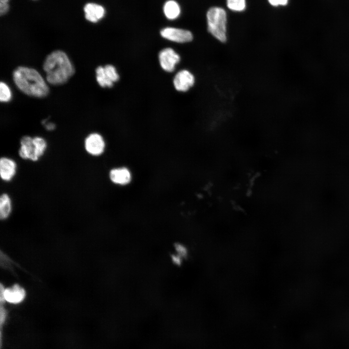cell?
I'll return each instance as SVG.
<instances>
[{
	"label": "cell",
	"mask_w": 349,
	"mask_h": 349,
	"mask_svg": "<svg viewBox=\"0 0 349 349\" xmlns=\"http://www.w3.org/2000/svg\"><path fill=\"white\" fill-rule=\"evenodd\" d=\"M9 9L8 3L0 2V14L2 16L7 13Z\"/></svg>",
	"instance_id": "21"
},
{
	"label": "cell",
	"mask_w": 349,
	"mask_h": 349,
	"mask_svg": "<svg viewBox=\"0 0 349 349\" xmlns=\"http://www.w3.org/2000/svg\"><path fill=\"white\" fill-rule=\"evenodd\" d=\"M163 11L168 19L173 20L178 17L180 13V8L175 1L170 0L164 4Z\"/></svg>",
	"instance_id": "15"
},
{
	"label": "cell",
	"mask_w": 349,
	"mask_h": 349,
	"mask_svg": "<svg viewBox=\"0 0 349 349\" xmlns=\"http://www.w3.org/2000/svg\"><path fill=\"white\" fill-rule=\"evenodd\" d=\"M160 33L164 38L176 43H186L193 39L192 34L190 31L173 27L163 28Z\"/></svg>",
	"instance_id": "6"
},
{
	"label": "cell",
	"mask_w": 349,
	"mask_h": 349,
	"mask_svg": "<svg viewBox=\"0 0 349 349\" xmlns=\"http://www.w3.org/2000/svg\"><path fill=\"white\" fill-rule=\"evenodd\" d=\"M96 79L102 87H111L119 76L115 67L111 64L98 66L95 69Z\"/></svg>",
	"instance_id": "4"
},
{
	"label": "cell",
	"mask_w": 349,
	"mask_h": 349,
	"mask_svg": "<svg viewBox=\"0 0 349 349\" xmlns=\"http://www.w3.org/2000/svg\"><path fill=\"white\" fill-rule=\"evenodd\" d=\"M12 211V201L9 195L2 193L0 197V218L5 220L10 216Z\"/></svg>",
	"instance_id": "14"
},
{
	"label": "cell",
	"mask_w": 349,
	"mask_h": 349,
	"mask_svg": "<svg viewBox=\"0 0 349 349\" xmlns=\"http://www.w3.org/2000/svg\"><path fill=\"white\" fill-rule=\"evenodd\" d=\"M85 16L86 19L93 23H95L102 18L105 13L103 6L100 5L88 3L84 7Z\"/></svg>",
	"instance_id": "12"
},
{
	"label": "cell",
	"mask_w": 349,
	"mask_h": 349,
	"mask_svg": "<svg viewBox=\"0 0 349 349\" xmlns=\"http://www.w3.org/2000/svg\"><path fill=\"white\" fill-rule=\"evenodd\" d=\"M109 176L111 181L117 184L125 185L131 180L130 173L126 168L113 169L110 171Z\"/></svg>",
	"instance_id": "13"
},
{
	"label": "cell",
	"mask_w": 349,
	"mask_h": 349,
	"mask_svg": "<svg viewBox=\"0 0 349 349\" xmlns=\"http://www.w3.org/2000/svg\"><path fill=\"white\" fill-rule=\"evenodd\" d=\"M195 83L194 75L189 70L183 69L178 72L173 79L175 89L179 92H186L192 87Z\"/></svg>",
	"instance_id": "8"
},
{
	"label": "cell",
	"mask_w": 349,
	"mask_h": 349,
	"mask_svg": "<svg viewBox=\"0 0 349 349\" xmlns=\"http://www.w3.org/2000/svg\"><path fill=\"white\" fill-rule=\"evenodd\" d=\"M26 296L25 289L18 284L4 289L5 301L12 304H18L23 301Z\"/></svg>",
	"instance_id": "11"
},
{
	"label": "cell",
	"mask_w": 349,
	"mask_h": 349,
	"mask_svg": "<svg viewBox=\"0 0 349 349\" xmlns=\"http://www.w3.org/2000/svg\"><path fill=\"white\" fill-rule=\"evenodd\" d=\"M13 81L16 87L27 95L43 98L49 93V88L40 73L32 67L19 66L12 73Z\"/></svg>",
	"instance_id": "2"
},
{
	"label": "cell",
	"mask_w": 349,
	"mask_h": 349,
	"mask_svg": "<svg viewBox=\"0 0 349 349\" xmlns=\"http://www.w3.org/2000/svg\"><path fill=\"white\" fill-rule=\"evenodd\" d=\"M3 304L4 303H0V322L1 326L2 325L3 323H4L6 317V311L4 307Z\"/></svg>",
	"instance_id": "19"
},
{
	"label": "cell",
	"mask_w": 349,
	"mask_h": 349,
	"mask_svg": "<svg viewBox=\"0 0 349 349\" xmlns=\"http://www.w3.org/2000/svg\"><path fill=\"white\" fill-rule=\"evenodd\" d=\"M17 165L16 161L8 157L0 159V174L1 179L6 182L11 181L16 174Z\"/></svg>",
	"instance_id": "10"
},
{
	"label": "cell",
	"mask_w": 349,
	"mask_h": 349,
	"mask_svg": "<svg viewBox=\"0 0 349 349\" xmlns=\"http://www.w3.org/2000/svg\"><path fill=\"white\" fill-rule=\"evenodd\" d=\"M12 97V92L9 86L4 82L0 83V100L1 102L6 103L10 101Z\"/></svg>",
	"instance_id": "17"
},
{
	"label": "cell",
	"mask_w": 349,
	"mask_h": 349,
	"mask_svg": "<svg viewBox=\"0 0 349 349\" xmlns=\"http://www.w3.org/2000/svg\"><path fill=\"white\" fill-rule=\"evenodd\" d=\"M9 0H0V3H8Z\"/></svg>",
	"instance_id": "23"
},
{
	"label": "cell",
	"mask_w": 349,
	"mask_h": 349,
	"mask_svg": "<svg viewBox=\"0 0 349 349\" xmlns=\"http://www.w3.org/2000/svg\"><path fill=\"white\" fill-rule=\"evenodd\" d=\"M44 124L46 129L48 131L53 130L55 128V125L54 123L51 122H46Z\"/></svg>",
	"instance_id": "22"
},
{
	"label": "cell",
	"mask_w": 349,
	"mask_h": 349,
	"mask_svg": "<svg viewBox=\"0 0 349 349\" xmlns=\"http://www.w3.org/2000/svg\"><path fill=\"white\" fill-rule=\"evenodd\" d=\"M207 30L217 40L222 43L227 41V15L222 8H210L206 14Z\"/></svg>",
	"instance_id": "3"
},
{
	"label": "cell",
	"mask_w": 349,
	"mask_h": 349,
	"mask_svg": "<svg viewBox=\"0 0 349 349\" xmlns=\"http://www.w3.org/2000/svg\"><path fill=\"white\" fill-rule=\"evenodd\" d=\"M43 68L47 82L54 86L65 83L75 71L69 57L61 50H54L50 53L44 61Z\"/></svg>",
	"instance_id": "1"
},
{
	"label": "cell",
	"mask_w": 349,
	"mask_h": 349,
	"mask_svg": "<svg viewBox=\"0 0 349 349\" xmlns=\"http://www.w3.org/2000/svg\"><path fill=\"white\" fill-rule=\"evenodd\" d=\"M269 3L272 6L286 5L288 0H268Z\"/></svg>",
	"instance_id": "20"
},
{
	"label": "cell",
	"mask_w": 349,
	"mask_h": 349,
	"mask_svg": "<svg viewBox=\"0 0 349 349\" xmlns=\"http://www.w3.org/2000/svg\"><path fill=\"white\" fill-rule=\"evenodd\" d=\"M227 6L230 10L240 12L246 7L245 0H226Z\"/></svg>",
	"instance_id": "18"
},
{
	"label": "cell",
	"mask_w": 349,
	"mask_h": 349,
	"mask_svg": "<svg viewBox=\"0 0 349 349\" xmlns=\"http://www.w3.org/2000/svg\"><path fill=\"white\" fill-rule=\"evenodd\" d=\"M159 60L161 68L166 72H171L179 62L180 57L173 48H167L159 52Z\"/></svg>",
	"instance_id": "7"
},
{
	"label": "cell",
	"mask_w": 349,
	"mask_h": 349,
	"mask_svg": "<svg viewBox=\"0 0 349 349\" xmlns=\"http://www.w3.org/2000/svg\"><path fill=\"white\" fill-rule=\"evenodd\" d=\"M84 145L86 151L94 156L102 154L105 147V143L102 136L96 132L87 135L84 140Z\"/></svg>",
	"instance_id": "5"
},
{
	"label": "cell",
	"mask_w": 349,
	"mask_h": 349,
	"mask_svg": "<svg viewBox=\"0 0 349 349\" xmlns=\"http://www.w3.org/2000/svg\"><path fill=\"white\" fill-rule=\"evenodd\" d=\"M33 142L35 146L36 156L39 159L46 150L47 147V142L45 139L40 136L33 137Z\"/></svg>",
	"instance_id": "16"
},
{
	"label": "cell",
	"mask_w": 349,
	"mask_h": 349,
	"mask_svg": "<svg viewBox=\"0 0 349 349\" xmlns=\"http://www.w3.org/2000/svg\"><path fill=\"white\" fill-rule=\"evenodd\" d=\"M20 144L18 155L21 159L32 161L38 160L39 159L35 152L33 138L30 136H24L20 139Z\"/></svg>",
	"instance_id": "9"
}]
</instances>
